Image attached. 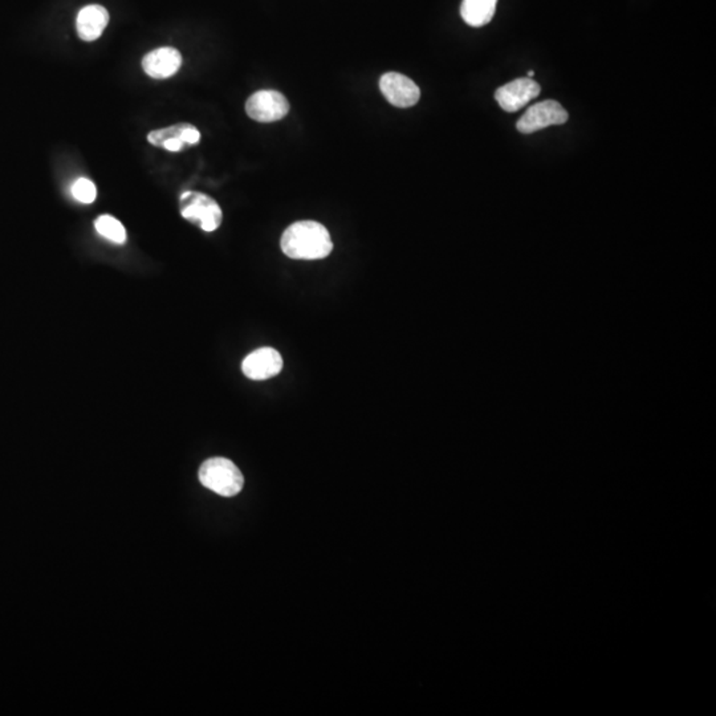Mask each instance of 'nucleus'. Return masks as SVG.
Masks as SVG:
<instances>
[{
  "mask_svg": "<svg viewBox=\"0 0 716 716\" xmlns=\"http://www.w3.org/2000/svg\"><path fill=\"white\" fill-rule=\"evenodd\" d=\"M284 255L296 260H319L329 256L334 243L328 230L315 221H300L284 232L280 241Z\"/></svg>",
  "mask_w": 716,
  "mask_h": 716,
  "instance_id": "f257e3e1",
  "label": "nucleus"
},
{
  "mask_svg": "<svg viewBox=\"0 0 716 716\" xmlns=\"http://www.w3.org/2000/svg\"><path fill=\"white\" fill-rule=\"evenodd\" d=\"M200 480L206 488L226 498L238 495L244 485L240 470L226 458L206 460L200 468Z\"/></svg>",
  "mask_w": 716,
  "mask_h": 716,
  "instance_id": "f03ea898",
  "label": "nucleus"
},
{
  "mask_svg": "<svg viewBox=\"0 0 716 716\" xmlns=\"http://www.w3.org/2000/svg\"><path fill=\"white\" fill-rule=\"evenodd\" d=\"M179 210L186 221L198 224L206 232H216L224 219L221 206L202 193H184L179 198Z\"/></svg>",
  "mask_w": 716,
  "mask_h": 716,
  "instance_id": "7ed1b4c3",
  "label": "nucleus"
},
{
  "mask_svg": "<svg viewBox=\"0 0 716 716\" xmlns=\"http://www.w3.org/2000/svg\"><path fill=\"white\" fill-rule=\"evenodd\" d=\"M246 112L257 122H275L288 114L289 103L278 90H257L247 100Z\"/></svg>",
  "mask_w": 716,
  "mask_h": 716,
  "instance_id": "20e7f679",
  "label": "nucleus"
},
{
  "mask_svg": "<svg viewBox=\"0 0 716 716\" xmlns=\"http://www.w3.org/2000/svg\"><path fill=\"white\" fill-rule=\"evenodd\" d=\"M567 121L568 112L563 108L562 104L555 100H546L531 106L522 119L517 121L516 128L520 133L531 134L548 126L563 125Z\"/></svg>",
  "mask_w": 716,
  "mask_h": 716,
  "instance_id": "39448f33",
  "label": "nucleus"
},
{
  "mask_svg": "<svg viewBox=\"0 0 716 716\" xmlns=\"http://www.w3.org/2000/svg\"><path fill=\"white\" fill-rule=\"evenodd\" d=\"M380 90L388 103L397 108H410L420 101L421 90L413 80L397 72H388L380 80Z\"/></svg>",
  "mask_w": 716,
  "mask_h": 716,
  "instance_id": "423d86ee",
  "label": "nucleus"
},
{
  "mask_svg": "<svg viewBox=\"0 0 716 716\" xmlns=\"http://www.w3.org/2000/svg\"><path fill=\"white\" fill-rule=\"evenodd\" d=\"M541 88L535 80L530 77L525 79H516L508 84L499 88L495 93L496 101L499 106L509 114L520 111L523 106H527L533 98L540 95Z\"/></svg>",
  "mask_w": 716,
  "mask_h": 716,
  "instance_id": "0eeeda50",
  "label": "nucleus"
},
{
  "mask_svg": "<svg viewBox=\"0 0 716 716\" xmlns=\"http://www.w3.org/2000/svg\"><path fill=\"white\" fill-rule=\"evenodd\" d=\"M283 369V358L273 348H259L244 358L241 370L249 380L263 381L275 377Z\"/></svg>",
  "mask_w": 716,
  "mask_h": 716,
  "instance_id": "6e6552de",
  "label": "nucleus"
},
{
  "mask_svg": "<svg viewBox=\"0 0 716 716\" xmlns=\"http://www.w3.org/2000/svg\"><path fill=\"white\" fill-rule=\"evenodd\" d=\"M182 66V56L176 48L162 47L152 51L142 59V68L147 76L163 80L174 76Z\"/></svg>",
  "mask_w": 716,
  "mask_h": 716,
  "instance_id": "1a4fd4ad",
  "label": "nucleus"
},
{
  "mask_svg": "<svg viewBox=\"0 0 716 716\" xmlns=\"http://www.w3.org/2000/svg\"><path fill=\"white\" fill-rule=\"evenodd\" d=\"M109 23V12L98 4L85 5L77 15L76 27L80 39L93 42L103 35Z\"/></svg>",
  "mask_w": 716,
  "mask_h": 716,
  "instance_id": "9d476101",
  "label": "nucleus"
},
{
  "mask_svg": "<svg viewBox=\"0 0 716 716\" xmlns=\"http://www.w3.org/2000/svg\"><path fill=\"white\" fill-rule=\"evenodd\" d=\"M166 139H179L185 145H197L201 139V133L192 123L182 122L169 128L158 129L147 134V141L153 146L160 147Z\"/></svg>",
  "mask_w": 716,
  "mask_h": 716,
  "instance_id": "9b49d317",
  "label": "nucleus"
},
{
  "mask_svg": "<svg viewBox=\"0 0 716 716\" xmlns=\"http://www.w3.org/2000/svg\"><path fill=\"white\" fill-rule=\"evenodd\" d=\"M498 0H463L460 15L471 27H483L492 20Z\"/></svg>",
  "mask_w": 716,
  "mask_h": 716,
  "instance_id": "f8f14e48",
  "label": "nucleus"
},
{
  "mask_svg": "<svg viewBox=\"0 0 716 716\" xmlns=\"http://www.w3.org/2000/svg\"><path fill=\"white\" fill-rule=\"evenodd\" d=\"M96 230L101 237L114 241L117 244L125 243L126 232L122 224L112 216H101L96 219Z\"/></svg>",
  "mask_w": 716,
  "mask_h": 716,
  "instance_id": "ddd939ff",
  "label": "nucleus"
},
{
  "mask_svg": "<svg viewBox=\"0 0 716 716\" xmlns=\"http://www.w3.org/2000/svg\"><path fill=\"white\" fill-rule=\"evenodd\" d=\"M72 195L79 202L90 205V203L95 202L96 197H98V190H96L95 184L90 179L79 178L72 186Z\"/></svg>",
  "mask_w": 716,
  "mask_h": 716,
  "instance_id": "4468645a",
  "label": "nucleus"
},
{
  "mask_svg": "<svg viewBox=\"0 0 716 716\" xmlns=\"http://www.w3.org/2000/svg\"><path fill=\"white\" fill-rule=\"evenodd\" d=\"M533 76H535V72H533V71L528 72V77H530V79H531V77H533Z\"/></svg>",
  "mask_w": 716,
  "mask_h": 716,
  "instance_id": "2eb2a0df",
  "label": "nucleus"
}]
</instances>
